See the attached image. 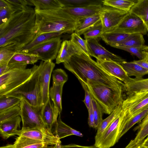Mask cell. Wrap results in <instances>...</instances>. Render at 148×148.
<instances>
[{"instance_id":"9c48e42d","label":"cell","mask_w":148,"mask_h":148,"mask_svg":"<svg viewBox=\"0 0 148 148\" xmlns=\"http://www.w3.org/2000/svg\"><path fill=\"white\" fill-rule=\"evenodd\" d=\"M61 42L60 36L53 37L23 53L35 55L44 62H52L57 57Z\"/></svg>"},{"instance_id":"6f0895ef","label":"cell","mask_w":148,"mask_h":148,"mask_svg":"<svg viewBox=\"0 0 148 148\" xmlns=\"http://www.w3.org/2000/svg\"><path fill=\"white\" fill-rule=\"evenodd\" d=\"M0 148H15L14 144H9L6 145L1 147Z\"/></svg>"},{"instance_id":"91938a15","label":"cell","mask_w":148,"mask_h":148,"mask_svg":"<svg viewBox=\"0 0 148 148\" xmlns=\"http://www.w3.org/2000/svg\"><path fill=\"white\" fill-rule=\"evenodd\" d=\"M147 36L148 37V28H147Z\"/></svg>"},{"instance_id":"b9f144b4","label":"cell","mask_w":148,"mask_h":148,"mask_svg":"<svg viewBox=\"0 0 148 148\" xmlns=\"http://www.w3.org/2000/svg\"><path fill=\"white\" fill-rule=\"evenodd\" d=\"M52 77L53 84H64L68 80L67 74L61 69H57L53 71Z\"/></svg>"},{"instance_id":"603a6c76","label":"cell","mask_w":148,"mask_h":148,"mask_svg":"<svg viewBox=\"0 0 148 148\" xmlns=\"http://www.w3.org/2000/svg\"><path fill=\"white\" fill-rule=\"evenodd\" d=\"M120 64L129 77L134 76L135 78L141 79L145 75L148 74V71L133 61L127 62L125 61Z\"/></svg>"},{"instance_id":"ee69618b","label":"cell","mask_w":148,"mask_h":148,"mask_svg":"<svg viewBox=\"0 0 148 148\" xmlns=\"http://www.w3.org/2000/svg\"><path fill=\"white\" fill-rule=\"evenodd\" d=\"M27 64L22 63L8 64L0 66V76L14 70L26 69Z\"/></svg>"},{"instance_id":"d590c367","label":"cell","mask_w":148,"mask_h":148,"mask_svg":"<svg viewBox=\"0 0 148 148\" xmlns=\"http://www.w3.org/2000/svg\"><path fill=\"white\" fill-rule=\"evenodd\" d=\"M21 99L5 95L0 96V112L20 104Z\"/></svg>"},{"instance_id":"74e56055","label":"cell","mask_w":148,"mask_h":148,"mask_svg":"<svg viewBox=\"0 0 148 148\" xmlns=\"http://www.w3.org/2000/svg\"><path fill=\"white\" fill-rule=\"evenodd\" d=\"M138 130L134 140L137 143H143L145 138L148 135V119L142 121L134 130Z\"/></svg>"},{"instance_id":"1f68e13d","label":"cell","mask_w":148,"mask_h":148,"mask_svg":"<svg viewBox=\"0 0 148 148\" xmlns=\"http://www.w3.org/2000/svg\"><path fill=\"white\" fill-rule=\"evenodd\" d=\"M137 0H104L103 5L109 6L124 11L129 12Z\"/></svg>"},{"instance_id":"f546056e","label":"cell","mask_w":148,"mask_h":148,"mask_svg":"<svg viewBox=\"0 0 148 148\" xmlns=\"http://www.w3.org/2000/svg\"><path fill=\"white\" fill-rule=\"evenodd\" d=\"M63 8H79L95 5H103L101 0H59Z\"/></svg>"},{"instance_id":"7bdbcfd3","label":"cell","mask_w":148,"mask_h":148,"mask_svg":"<svg viewBox=\"0 0 148 148\" xmlns=\"http://www.w3.org/2000/svg\"><path fill=\"white\" fill-rule=\"evenodd\" d=\"M71 40L87 55L90 56L86 40L83 39L80 35L74 32L71 35Z\"/></svg>"},{"instance_id":"d6986e66","label":"cell","mask_w":148,"mask_h":148,"mask_svg":"<svg viewBox=\"0 0 148 148\" xmlns=\"http://www.w3.org/2000/svg\"><path fill=\"white\" fill-rule=\"evenodd\" d=\"M21 119L20 116L0 123V134L2 138L7 139L10 137L17 135L18 136L20 130V123Z\"/></svg>"},{"instance_id":"f907efd6","label":"cell","mask_w":148,"mask_h":148,"mask_svg":"<svg viewBox=\"0 0 148 148\" xmlns=\"http://www.w3.org/2000/svg\"><path fill=\"white\" fill-rule=\"evenodd\" d=\"M62 148H99L95 145L90 146H82L71 144L66 145H62Z\"/></svg>"},{"instance_id":"30bf717a","label":"cell","mask_w":148,"mask_h":148,"mask_svg":"<svg viewBox=\"0 0 148 148\" xmlns=\"http://www.w3.org/2000/svg\"><path fill=\"white\" fill-rule=\"evenodd\" d=\"M128 13L110 6L103 5L99 13L103 33L114 30Z\"/></svg>"},{"instance_id":"277c9868","label":"cell","mask_w":148,"mask_h":148,"mask_svg":"<svg viewBox=\"0 0 148 148\" xmlns=\"http://www.w3.org/2000/svg\"><path fill=\"white\" fill-rule=\"evenodd\" d=\"M41 66L40 63L38 65H34L32 68V74L29 79L19 87L5 95L25 99L40 112H41V105L40 82Z\"/></svg>"},{"instance_id":"7a4b0ae2","label":"cell","mask_w":148,"mask_h":148,"mask_svg":"<svg viewBox=\"0 0 148 148\" xmlns=\"http://www.w3.org/2000/svg\"><path fill=\"white\" fill-rule=\"evenodd\" d=\"M64 67L86 84H101L110 87L125 88L122 81L106 72L90 56L83 51L72 56L63 63Z\"/></svg>"},{"instance_id":"836d02e7","label":"cell","mask_w":148,"mask_h":148,"mask_svg":"<svg viewBox=\"0 0 148 148\" xmlns=\"http://www.w3.org/2000/svg\"><path fill=\"white\" fill-rule=\"evenodd\" d=\"M61 35L60 33H45L40 34L17 53H25L43 42L53 37L60 36Z\"/></svg>"},{"instance_id":"f5cc1de1","label":"cell","mask_w":148,"mask_h":148,"mask_svg":"<svg viewBox=\"0 0 148 148\" xmlns=\"http://www.w3.org/2000/svg\"><path fill=\"white\" fill-rule=\"evenodd\" d=\"M133 61L134 62L141 66L148 71V62L145 61L143 60H134Z\"/></svg>"},{"instance_id":"cb8c5ba5","label":"cell","mask_w":148,"mask_h":148,"mask_svg":"<svg viewBox=\"0 0 148 148\" xmlns=\"http://www.w3.org/2000/svg\"><path fill=\"white\" fill-rule=\"evenodd\" d=\"M145 45L143 35L136 33L130 34L123 41L110 46L116 48L117 47H140Z\"/></svg>"},{"instance_id":"d4e9b609","label":"cell","mask_w":148,"mask_h":148,"mask_svg":"<svg viewBox=\"0 0 148 148\" xmlns=\"http://www.w3.org/2000/svg\"><path fill=\"white\" fill-rule=\"evenodd\" d=\"M13 144L15 148H49V146L47 143L21 136L15 138Z\"/></svg>"},{"instance_id":"4316f807","label":"cell","mask_w":148,"mask_h":148,"mask_svg":"<svg viewBox=\"0 0 148 148\" xmlns=\"http://www.w3.org/2000/svg\"><path fill=\"white\" fill-rule=\"evenodd\" d=\"M35 10H48L63 8L59 0H31Z\"/></svg>"},{"instance_id":"bcb514c9","label":"cell","mask_w":148,"mask_h":148,"mask_svg":"<svg viewBox=\"0 0 148 148\" xmlns=\"http://www.w3.org/2000/svg\"><path fill=\"white\" fill-rule=\"evenodd\" d=\"M16 53L7 49L0 48V66L8 64Z\"/></svg>"},{"instance_id":"3957f363","label":"cell","mask_w":148,"mask_h":148,"mask_svg":"<svg viewBox=\"0 0 148 148\" xmlns=\"http://www.w3.org/2000/svg\"><path fill=\"white\" fill-rule=\"evenodd\" d=\"M35 11L36 36L45 33H73L81 23L80 20L69 14L62 8Z\"/></svg>"},{"instance_id":"7c38bea8","label":"cell","mask_w":148,"mask_h":148,"mask_svg":"<svg viewBox=\"0 0 148 148\" xmlns=\"http://www.w3.org/2000/svg\"><path fill=\"white\" fill-rule=\"evenodd\" d=\"M40 75V82L41 92V111L50 99L49 84L51 73L55 66L52 62L42 61Z\"/></svg>"},{"instance_id":"db71d44e","label":"cell","mask_w":148,"mask_h":148,"mask_svg":"<svg viewBox=\"0 0 148 148\" xmlns=\"http://www.w3.org/2000/svg\"><path fill=\"white\" fill-rule=\"evenodd\" d=\"M143 60L148 62V46L145 45L144 49V57Z\"/></svg>"},{"instance_id":"83f0119b","label":"cell","mask_w":148,"mask_h":148,"mask_svg":"<svg viewBox=\"0 0 148 148\" xmlns=\"http://www.w3.org/2000/svg\"><path fill=\"white\" fill-rule=\"evenodd\" d=\"M64 84H53L52 86L49 90V95L55 107L58 112L59 115L60 114L62 110V96Z\"/></svg>"},{"instance_id":"816d5d0a","label":"cell","mask_w":148,"mask_h":148,"mask_svg":"<svg viewBox=\"0 0 148 148\" xmlns=\"http://www.w3.org/2000/svg\"><path fill=\"white\" fill-rule=\"evenodd\" d=\"M125 148H146L142 143H136L134 140H131L128 145Z\"/></svg>"},{"instance_id":"ac0fdd59","label":"cell","mask_w":148,"mask_h":148,"mask_svg":"<svg viewBox=\"0 0 148 148\" xmlns=\"http://www.w3.org/2000/svg\"><path fill=\"white\" fill-rule=\"evenodd\" d=\"M102 6L95 5L79 8H64L62 9L70 15L81 20L99 13Z\"/></svg>"},{"instance_id":"4dcf8cb0","label":"cell","mask_w":148,"mask_h":148,"mask_svg":"<svg viewBox=\"0 0 148 148\" xmlns=\"http://www.w3.org/2000/svg\"><path fill=\"white\" fill-rule=\"evenodd\" d=\"M130 35L112 31L103 33L101 38L106 44L111 46L123 41Z\"/></svg>"},{"instance_id":"f6af8a7d","label":"cell","mask_w":148,"mask_h":148,"mask_svg":"<svg viewBox=\"0 0 148 148\" xmlns=\"http://www.w3.org/2000/svg\"><path fill=\"white\" fill-rule=\"evenodd\" d=\"M145 45L140 47H117L116 48L123 50L136 56L140 60H143L144 57V49Z\"/></svg>"},{"instance_id":"5b68a950","label":"cell","mask_w":148,"mask_h":148,"mask_svg":"<svg viewBox=\"0 0 148 148\" xmlns=\"http://www.w3.org/2000/svg\"><path fill=\"white\" fill-rule=\"evenodd\" d=\"M86 85L92 98L99 105L104 113L110 114L124 99L125 88L99 84Z\"/></svg>"},{"instance_id":"44dd1931","label":"cell","mask_w":148,"mask_h":148,"mask_svg":"<svg viewBox=\"0 0 148 148\" xmlns=\"http://www.w3.org/2000/svg\"><path fill=\"white\" fill-rule=\"evenodd\" d=\"M124 84L127 95L148 90V78L137 79L130 77L128 80Z\"/></svg>"},{"instance_id":"4fadbf2b","label":"cell","mask_w":148,"mask_h":148,"mask_svg":"<svg viewBox=\"0 0 148 148\" xmlns=\"http://www.w3.org/2000/svg\"><path fill=\"white\" fill-rule=\"evenodd\" d=\"M90 56L99 61H113L120 63L125 60L113 54L101 45L96 39H86Z\"/></svg>"},{"instance_id":"ffe728a7","label":"cell","mask_w":148,"mask_h":148,"mask_svg":"<svg viewBox=\"0 0 148 148\" xmlns=\"http://www.w3.org/2000/svg\"><path fill=\"white\" fill-rule=\"evenodd\" d=\"M53 134L60 139L72 135L81 137L83 136V134L80 132L73 129L64 123L61 120L60 114L59 115L57 123L54 127Z\"/></svg>"},{"instance_id":"7dc6e473","label":"cell","mask_w":148,"mask_h":148,"mask_svg":"<svg viewBox=\"0 0 148 148\" xmlns=\"http://www.w3.org/2000/svg\"><path fill=\"white\" fill-rule=\"evenodd\" d=\"M85 92V97L83 101L85 103L88 110L92 104V101L93 98L86 84L84 82L79 81Z\"/></svg>"},{"instance_id":"d6a6232c","label":"cell","mask_w":148,"mask_h":148,"mask_svg":"<svg viewBox=\"0 0 148 148\" xmlns=\"http://www.w3.org/2000/svg\"><path fill=\"white\" fill-rule=\"evenodd\" d=\"M39 60L37 56L33 54L16 53L9 61L8 64L22 63L34 64Z\"/></svg>"},{"instance_id":"ab89813d","label":"cell","mask_w":148,"mask_h":148,"mask_svg":"<svg viewBox=\"0 0 148 148\" xmlns=\"http://www.w3.org/2000/svg\"><path fill=\"white\" fill-rule=\"evenodd\" d=\"M20 104H19L0 112V123L20 116Z\"/></svg>"},{"instance_id":"8d00e7d4","label":"cell","mask_w":148,"mask_h":148,"mask_svg":"<svg viewBox=\"0 0 148 148\" xmlns=\"http://www.w3.org/2000/svg\"><path fill=\"white\" fill-rule=\"evenodd\" d=\"M103 34V28L100 20L84 34L85 39H96L101 38Z\"/></svg>"},{"instance_id":"e0dca14e","label":"cell","mask_w":148,"mask_h":148,"mask_svg":"<svg viewBox=\"0 0 148 148\" xmlns=\"http://www.w3.org/2000/svg\"><path fill=\"white\" fill-rule=\"evenodd\" d=\"M83 51L71 40H66L61 43L57 57L56 63L59 64L68 61L73 55Z\"/></svg>"},{"instance_id":"8992f818","label":"cell","mask_w":148,"mask_h":148,"mask_svg":"<svg viewBox=\"0 0 148 148\" xmlns=\"http://www.w3.org/2000/svg\"><path fill=\"white\" fill-rule=\"evenodd\" d=\"M148 107V91L145 90L127 95L122 103V111L120 116L123 130L132 117Z\"/></svg>"},{"instance_id":"60d3db41","label":"cell","mask_w":148,"mask_h":148,"mask_svg":"<svg viewBox=\"0 0 148 148\" xmlns=\"http://www.w3.org/2000/svg\"><path fill=\"white\" fill-rule=\"evenodd\" d=\"M95 120V128L97 129L103 120V110L98 103L93 98L92 101Z\"/></svg>"},{"instance_id":"f1b7e54d","label":"cell","mask_w":148,"mask_h":148,"mask_svg":"<svg viewBox=\"0 0 148 148\" xmlns=\"http://www.w3.org/2000/svg\"><path fill=\"white\" fill-rule=\"evenodd\" d=\"M101 20L99 13L83 18L81 20L80 25L77 27L75 32L80 35Z\"/></svg>"},{"instance_id":"9a60e30c","label":"cell","mask_w":148,"mask_h":148,"mask_svg":"<svg viewBox=\"0 0 148 148\" xmlns=\"http://www.w3.org/2000/svg\"><path fill=\"white\" fill-rule=\"evenodd\" d=\"M18 136L45 143L49 145H54L61 143L60 139L56 136L46 134L38 129L21 130Z\"/></svg>"},{"instance_id":"c3c4849f","label":"cell","mask_w":148,"mask_h":148,"mask_svg":"<svg viewBox=\"0 0 148 148\" xmlns=\"http://www.w3.org/2000/svg\"><path fill=\"white\" fill-rule=\"evenodd\" d=\"M13 5L19 8H23L27 5H33L31 0H7Z\"/></svg>"},{"instance_id":"6da1fadb","label":"cell","mask_w":148,"mask_h":148,"mask_svg":"<svg viewBox=\"0 0 148 148\" xmlns=\"http://www.w3.org/2000/svg\"><path fill=\"white\" fill-rule=\"evenodd\" d=\"M36 13L27 5L17 11L5 23L0 25V48L17 53L36 37Z\"/></svg>"},{"instance_id":"94428289","label":"cell","mask_w":148,"mask_h":148,"mask_svg":"<svg viewBox=\"0 0 148 148\" xmlns=\"http://www.w3.org/2000/svg\"><path fill=\"white\" fill-rule=\"evenodd\" d=\"M147 90L148 91V90Z\"/></svg>"},{"instance_id":"7402d4cb","label":"cell","mask_w":148,"mask_h":148,"mask_svg":"<svg viewBox=\"0 0 148 148\" xmlns=\"http://www.w3.org/2000/svg\"><path fill=\"white\" fill-rule=\"evenodd\" d=\"M139 18L148 28V0H138L129 12Z\"/></svg>"},{"instance_id":"e575fe53","label":"cell","mask_w":148,"mask_h":148,"mask_svg":"<svg viewBox=\"0 0 148 148\" xmlns=\"http://www.w3.org/2000/svg\"><path fill=\"white\" fill-rule=\"evenodd\" d=\"M6 1L8 5L5 7L0 8V25L6 23L15 12L22 10L25 7L18 8L11 4L7 0Z\"/></svg>"},{"instance_id":"ba28073f","label":"cell","mask_w":148,"mask_h":148,"mask_svg":"<svg viewBox=\"0 0 148 148\" xmlns=\"http://www.w3.org/2000/svg\"><path fill=\"white\" fill-rule=\"evenodd\" d=\"M32 72V68L14 70L0 76V96L22 84L30 77Z\"/></svg>"},{"instance_id":"681fc988","label":"cell","mask_w":148,"mask_h":148,"mask_svg":"<svg viewBox=\"0 0 148 148\" xmlns=\"http://www.w3.org/2000/svg\"><path fill=\"white\" fill-rule=\"evenodd\" d=\"M88 111V125L90 127L95 128L94 117L92 103Z\"/></svg>"},{"instance_id":"484cf974","label":"cell","mask_w":148,"mask_h":148,"mask_svg":"<svg viewBox=\"0 0 148 148\" xmlns=\"http://www.w3.org/2000/svg\"><path fill=\"white\" fill-rule=\"evenodd\" d=\"M122 103L117 106L107 117L103 120L97 129V131L95 136V140L99 138L114 120L121 114L122 111Z\"/></svg>"},{"instance_id":"680465c9","label":"cell","mask_w":148,"mask_h":148,"mask_svg":"<svg viewBox=\"0 0 148 148\" xmlns=\"http://www.w3.org/2000/svg\"><path fill=\"white\" fill-rule=\"evenodd\" d=\"M147 119H148V114L145 117L143 120L142 121H144Z\"/></svg>"},{"instance_id":"8fae6325","label":"cell","mask_w":148,"mask_h":148,"mask_svg":"<svg viewBox=\"0 0 148 148\" xmlns=\"http://www.w3.org/2000/svg\"><path fill=\"white\" fill-rule=\"evenodd\" d=\"M113 31L129 34L140 33L145 35L147 33V27L143 21L134 14L129 12Z\"/></svg>"},{"instance_id":"f35d334b","label":"cell","mask_w":148,"mask_h":148,"mask_svg":"<svg viewBox=\"0 0 148 148\" xmlns=\"http://www.w3.org/2000/svg\"><path fill=\"white\" fill-rule=\"evenodd\" d=\"M148 114V107L137 114L131 118L125 124L121 134L122 137L136 123L144 119Z\"/></svg>"},{"instance_id":"5bb4252c","label":"cell","mask_w":148,"mask_h":148,"mask_svg":"<svg viewBox=\"0 0 148 148\" xmlns=\"http://www.w3.org/2000/svg\"><path fill=\"white\" fill-rule=\"evenodd\" d=\"M41 115L45 125L51 134L55 125L57 123V118L59 115L57 109L50 99L41 111Z\"/></svg>"},{"instance_id":"11a10c76","label":"cell","mask_w":148,"mask_h":148,"mask_svg":"<svg viewBox=\"0 0 148 148\" xmlns=\"http://www.w3.org/2000/svg\"><path fill=\"white\" fill-rule=\"evenodd\" d=\"M142 144L146 148H148V136L144 140Z\"/></svg>"},{"instance_id":"52a82bcc","label":"cell","mask_w":148,"mask_h":148,"mask_svg":"<svg viewBox=\"0 0 148 148\" xmlns=\"http://www.w3.org/2000/svg\"><path fill=\"white\" fill-rule=\"evenodd\" d=\"M20 116L22 122V130L38 129L44 133L51 136V134L45 127L40 112H38L25 99H21L20 104Z\"/></svg>"},{"instance_id":"2e32d148","label":"cell","mask_w":148,"mask_h":148,"mask_svg":"<svg viewBox=\"0 0 148 148\" xmlns=\"http://www.w3.org/2000/svg\"><path fill=\"white\" fill-rule=\"evenodd\" d=\"M97 62L106 72L124 83L128 80L130 77L119 63L113 61Z\"/></svg>"},{"instance_id":"9f6ffc18","label":"cell","mask_w":148,"mask_h":148,"mask_svg":"<svg viewBox=\"0 0 148 148\" xmlns=\"http://www.w3.org/2000/svg\"><path fill=\"white\" fill-rule=\"evenodd\" d=\"M52 145L51 146H49V148H62V145L61 144H58L54 145V146Z\"/></svg>"}]
</instances>
